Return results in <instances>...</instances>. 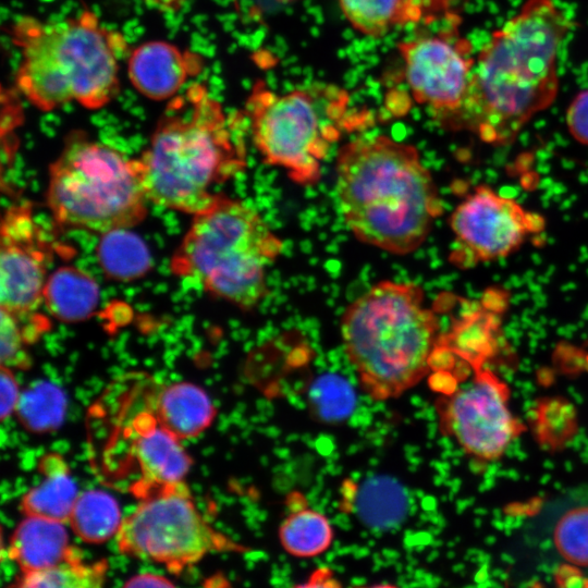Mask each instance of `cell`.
Wrapping results in <instances>:
<instances>
[{"instance_id": "3957f363", "label": "cell", "mask_w": 588, "mask_h": 588, "mask_svg": "<svg viewBox=\"0 0 588 588\" xmlns=\"http://www.w3.org/2000/svg\"><path fill=\"white\" fill-rule=\"evenodd\" d=\"M242 118L228 115L199 83L169 99L137 158L148 200L193 216L210 207L220 195L213 188L246 167Z\"/></svg>"}, {"instance_id": "7a4b0ae2", "label": "cell", "mask_w": 588, "mask_h": 588, "mask_svg": "<svg viewBox=\"0 0 588 588\" xmlns=\"http://www.w3.org/2000/svg\"><path fill=\"white\" fill-rule=\"evenodd\" d=\"M335 192L355 238L397 256L418 249L443 212L417 148L387 135L355 138L340 148Z\"/></svg>"}, {"instance_id": "44dd1931", "label": "cell", "mask_w": 588, "mask_h": 588, "mask_svg": "<svg viewBox=\"0 0 588 588\" xmlns=\"http://www.w3.org/2000/svg\"><path fill=\"white\" fill-rule=\"evenodd\" d=\"M98 299L97 283L87 273L72 267L60 268L48 277L44 291L49 311L65 321L87 318Z\"/></svg>"}, {"instance_id": "52a82bcc", "label": "cell", "mask_w": 588, "mask_h": 588, "mask_svg": "<svg viewBox=\"0 0 588 588\" xmlns=\"http://www.w3.org/2000/svg\"><path fill=\"white\" fill-rule=\"evenodd\" d=\"M46 200L60 225L100 233L138 224L149 201L138 159L81 133L51 163Z\"/></svg>"}, {"instance_id": "603a6c76", "label": "cell", "mask_w": 588, "mask_h": 588, "mask_svg": "<svg viewBox=\"0 0 588 588\" xmlns=\"http://www.w3.org/2000/svg\"><path fill=\"white\" fill-rule=\"evenodd\" d=\"M334 538L329 518L313 509L292 512L279 527V540L289 554L314 558L326 552Z\"/></svg>"}, {"instance_id": "9a60e30c", "label": "cell", "mask_w": 588, "mask_h": 588, "mask_svg": "<svg viewBox=\"0 0 588 588\" xmlns=\"http://www.w3.org/2000/svg\"><path fill=\"white\" fill-rule=\"evenodd\" d=\"M203 69L199 54L168 41L150 40L131 50L127 76L134 88L151 100H168Z\"/></svg>"}, {"instance_id": "7402d4cb", "label": "cell", "mask_w": 588, "mask_h": 588, "mask_svg": "<svg viewBox=\"0 0 588 588\" xmlns=\"http://www.w3.org/2000/svg\"><path fill=\"white\" fill-rule=\"evenodd\" d=\"M115 499L101 490L79 492L68 524L84 542L102 543L117 537L122 525Z\"/></svg>"}, {"instance_id": "6da1fadb", "label": "cell", "mask_w": 588, "mask_h": 588, "mask_svg": "<svg viewBox=\"0 0 588 588\" xmlns=\"http://www.w3.org/2000/svg\"><path fill=\"white\" fill-rule=\"evenodd\" d=\"M572 27L554 0H526L476 54L458 132L489 145L512 144L554 102L559 52Z\"/></svg>"}, {"instance_id": "7c38bea8", "label": "cell", "mask_w": 588, "mask_h": 588, "mask_svg": "<svg viewBox=\"0 0 588 588\" xmlns=\"http://www.w3.org/2000/svg\"><path fill=\"white\" fill-rule=\"evenodd\" d=\"M137 389L134 396L126 399L118 416L120 432L124 441L122 466H130L133 482L130 491L142 499L159 489L183 481L192 460L181 440L168 431L157 419L148 404L150 377L136 375Z\"/></svg>"}, {"instance_id": "30bf717a", "label": "cell", "mask_w": 588, "mask_h": 588, "mask_svg": "<svg viewBox=\"0 0 588 588\" xmlns=\"http://www.w3.org/2000/svg\"><path fill=\"white\" fill-rule=\"evenodd\" d=\"M460 23V17L452 14L437 33L397 45L414 100L439 126L452 132H458L476 64L473 44L461 35Z\"/></svg>"}, {"instance_id": "2e32d148", "label": "cell", "mask_w": 588, "mask_h": 588, "mask_svg": "<svg viewBox=\"0 0 588 588\" xmlns=\"http://www.w3.org/2000/svg\"><path fill=\"white\" fill-rule=\"evenodd\" d=\"M148 404L159 422L181 441L199 436L217 415L208 394L191 382L162 385L151 378Z\"/></svg>"}, {"instance_id": "e0dca14e", "label": "cell", "mask_w": 588, "mask_h": 588, "mask_svg": "<svg viewBox=\"0 0 588 588\" xmlns=\"http://www.w3.org/2000/svg\"><path fill=\"white\" fill-rule=\"evenodd\" d=\"M452 0H339L340 9L358 33L380 38L394 28L431 23L451 14Z\"/></svg>"}, {"instance_id": "8992f818", "label": "cell", "mask_w": 588, "mask_h": 588, "mask_svg": "<svg viewBox=\"0 0 588 588\" xmlns=\"http://www.w3.org/2000/svg\"><path fill=\"white\" fill-rule=\"evenodd\" d=\"M283 242L240 199L219 195L193 222L172 258L173 272L240 309H254L268 294L267 268Z\"/></svg>"}, {"instance_id": "4dcf8cb0", "label": "cell", "mask_w": 588, "mask_h": 588, "mask_svg": "<svg viewBox=\"0 0 588 588\" xmlns=\"http://www.w3.org/2000/svg\"><path fill=\"white\" fill-rule=\"evenodd\" d=\"M22 391L13 373V369L1 366L0 371V417L4 421L15 413Z\"/></svg>"}, {"instance_id": "4316f807", "label": "cell", "mask_w": 588, "mask_h": 588, "mask_svg": "<svg viewBox=\"0 0 588 588\" xmlns=\"http://www.w3.org/2000/svg\"><path fill=\"white\" fill-rule=\"evenodd\" d=\"M560 555L574 566L588 567V505L565 511L553 529Z\"/></svg>"}, {"instance_id": "5b68a950", "label": "cell", "mask_w": 588, "mask_h": 588, "mask_svg": "<svg viewBox=\"0 0 588 588\" xmlns=\"http://www.w3.org/2000/svg\"><path fill=\"white\" fill-rule=\"evenodd\" d=\"M344 353L373 401L397 399L431 368L439 319L422 289L384 280L354 299L340 320Z\"/></svg>"}, {"instance_id": "f1b7e54d", "label": "cell", "mask_w": 588, "mask_h": 588, "mask_svg": "<svg viewBox=\"0 0 588 588\" xmlns=\"http://www.w3.org/2000/svg\"><path fill=\"white\" fill-rule=\"evenodd\" d=\"M574 413L571 405L558 400L541 404L537 414V430L541 440L558 444L573 432Z\"/></svg>"}, {"instance_id": "d6a6232c", "label": "cell", "mask_w": 588, "mask_h": 588, "mask_svg": "<svg viewBox=\"0 0 588 588\" xmlns=\"http://www.w3.org/2000/svg\"><path fill=\"white\" fill-rule=\"evenodd\" d=\"M277 1H279L281 3H290V2H294L296 0H277Z\"/></svg>"}, {"instance_id": "277c9868", "label": "cell", "mask_w": 588, "mask_h": 588, "mask_svg": "<svg viewBox=\"0 0 588 588\" xmlns=\"http://www.w3.org/2000/svg\"><path fill=\"white\" fill-rule=\"evenodd\" d=\"M20 51L17 91L41 111L70 102L96 110L119 91V61L127 50L123 36L85 10L61 21L21 16L10 27Z\"/></svg>"}, {"instance_id": "ac0fdd59", "label": "cell", "mask_w": 588, "mask_h": 588, "mask_svg": "<svg viewBox=\"0 0 588 588\" xmlns=\"http://www.w3.org/2000/svg\"><path fill=\"white\" fill-rule=\"evenodd\" d=\"M64 525L37 516H25L19 523L10 538L8 555L21 574L82 556L79 550L71 546Z\"/></svg>"}, {"instance_id": "d6986e66", "label": "cell", "mask_w": 588, "mask_h": 588, "mask_svg": "<svg viewBox=\"0 0 588 588\" xmlns=\"http://www.w3.org/2000/svg\"><path fill=\"white\" fill-rule=\"evenodd\" d=\"M40 480L21 499L24 516H37L68 524L79 492L63 456L57 452L42 455L38 462Z\"/></svg>"}, {"instance_id": "4fadbf2b", "label": "cell", "mask_w": 588, "mask_h": 588, "mask_svg": "<svg viewBox=\"0 0 588 588\" xmlns=\"http://www.w3.org/2000/svg\"><path fill=\"white\" fill-rule=\"evenodd\" d=\"M534 217L515 199L477 186L449 218L455 240L452 262L467 267L511 255L540 224Z\"/></svg>"}, {"instance_id": "5bb4252c", "label": "cell", "mask_w": 588, "mask_h": 588, "mask_svg": "<svg viewBox=\"0 0 588 588\" xmlns=\"http://www.w3.org/2000/svg\"><path fill=\"white\" fill-rule=\"evenodd\" d=\"M48 249L26 205L7 210L1 223L0 303L16 316L37 314L47 283Z\"/></svg>"}, {"instance_id": "9c48e42d", "label": "cell", "mask_w": 588, "mask_h": 588, "mask_svg": "<svg viewBox=\"0 0 588 588\" xmlns=\"http://www.w3.org/2000/svg\"><path fill=\"white\" fill-rule=\"evenodd\" d=\"M139 500L115 537L122 554L177 574L210 553L246 550L205 519L184 480Z\"/></svg>"}, {"instance_id": "f546056e", "label": "cell", "mask_w": 588, "mask_h": 588, "mask_svg": "<svg viewBox=\"0 0 588 588\" xmlns=\"http://www.w3.org/2000/svg\"><path fill=\"white\" fill-rule=\"evenodd\" d=\"M565 123L572 137L588 146V88L577 93L569 102Z\"/></svg>"}, {"instance_id": "d4e9b609", "label": "cell", "mask_w": 588, "mask_h": 588, "mask_svg": "<svg viewBox=\"0 0 588 588\" xmlns=\"http://www.w3.org/2000/svg\"><path fill=\"white\" fill-rule=\"evenodd\" d=\"M106 560L84 562L72 558L36 572L23 573L14 586L21 588H99L106 583Z\"/></svg>"}, {"instance_id": "ba28073f", "label": "cell", "mask_w": 588, "mask_h": 588, "mask_svg": "<svg viewBox=\"0 0 588 588\" xmlns=\"http://www.w3.org/2000/svg\"><path fill=\"white\" fill-rule=\"evenodd\" d=\"M348 95L334 86L280 94L257 82L245 103L253 143L266 164L302 186L315 185L330 146L348 126Z\"/></svg>"}, {"instance_id": "83f0119b", "label": "cell", "mask_w": 588, "mask_h": 588, "mask_svg": "<svg viewBox=\"0 0 588 588\" xmlns=\"http://www.w3.org/2000/svg\"><path fill=\"white\" fill-rule=\"evenodd\" d=\"M1 366L11 369L26 370L32 365L27 351L30 345L16 315L1 308L0 323Z\"/></svg>"}, {"instance_id": "ffe728a7", "label": "cell", "mask_w": 588, "mask_h": 588, "mask_svg": "<svg viewBox=\"0 0 588 588\" xmlns=\"http://www.w3.org/2000/svg\"><path fill=\"white\" fill-rule=\"evenodd\" d=\"M499 340L500 316L487 304L455 320L436 350L456 355L476 372L497 354Z\"/></svg>"}, {"instance_id": "cb8c5ba5", "label": "cell", "mask_w": 588, "mask_h": 588, "mask_svg": "<svg viewBox=\"0 0 588 588\" xmlns=\"http://www.w3.org/2000/svg\"><path fill=\"white\" fill-rule=\"evenodd\" d=\"M97 255L103 271L118 280L138 278L150 267L147 246L127 229L102 233Z\"/></svg>"}, {"instance_id": "8fae6325", "label": "cell", "mask_w": 588, "mask_h": 588, "mask_svg": "<svg viewBox=\"0 0 588 588\" xmlns=\"http://www.w3.org/2000/svg\"><path fill=\"white\" fill-rule=\"evenodd\" d=\"M507 401L505 383L483 367L468 385L439 403L441 426L469 455L494 461L522 430Z\"/></svg>"}, {"instance_id": "1f68e13d", "label": "cell", "mask_w": 588, "mask_h": 588, "mask_svg": "<svg viewBox=\"0 0 588 588\" xmlns=\"http://www.w3.org/2000/svg\"><path fill=\"white\" fill-rule=\"evenodd\" d=\"M124 587H172L174 583L168 579L164 576L152 574V573H143L135 575L128 578Z\"/></svg>"}, {"instance_id": "484cf974", "label": "cell", "mask_w": 588, "mask_h": 588, "mask_svg": "<svg viewBox=\"0 0 588 588\" xmlns=\"http://www.w3.org/2000/svg\"><path fill=\"white\" fill-rule=\"evenodd\" d=\"M65 408L63 391L50 382L39 381L22 391L14 414L26 430L45 433L60 427Z\"/></svg>"}]
</instances>
